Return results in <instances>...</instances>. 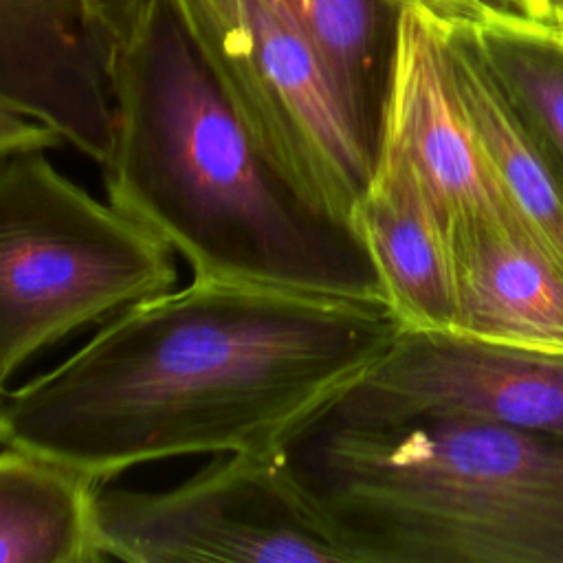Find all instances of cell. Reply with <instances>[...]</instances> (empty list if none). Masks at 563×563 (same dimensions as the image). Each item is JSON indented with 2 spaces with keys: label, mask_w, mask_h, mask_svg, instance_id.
Listing matches in <instances>:
<instances>
[{
  "label": "cell",
  "mask_w": 563,
  "mask_h": 563,
  "mask_svg": "<svg viewBox=\"0 0 563 563\" xmlns=\"http://www.w3.org/2000/svg\"><path fill=\"white\" fill-rule=\"evenodd\" d=\"M548 26H552V31L563 40V15L561 18H556L552 24H548Z\"/></svg>",
  "instance_id": "obj_19"
},
{
  "label": "cell",
  "mask_w": 563,
  "mask_h": 563,
  "mask_svg": "<svg viewBox=\"0 0 563 563\" xmlns=\"http://www.w3.org/2000/svg\"><path fill=\"white\" fill-rule=\"evenodd\" d=\"M88 477L44 455L0 451V563L101 561Z\"/></svg>",
  "instance_id": "obj_14"
},
{
  "label": "cell",
  "mask_w": 563,
  "mask_h": 563,
  "mask_svg": "<svg viewBox=\"0 0 563 563\" xmlns=\"http://www.w3.org/2000/svg\"><path fill=\"white\" fill-rule=\"evenodd\" d=\"M112 101L108 200L194 277L385 299L352 222L249 125L172 0H90Z\"/></svg>",
  "instance_id": "obj_2"
},
{
  "label": "cell",
  "mask_w": 563,
  "mask_h": 563,
  "mask_svg": "<svg viewBox=\"0 0 563 563\" xmlns=\"http://www.w3.org/2000/svg\"><path fill=\"white\" fill-rule=\"evenodd\" d=\"M378 150L398 152L416 167L449 238L471 224L523 222L462 106L440 29L409 4L400 22Z\"/></svg>",
  "instance_id": "obj_8"
},
{
  "label": "cell",
  "mask_w": 563,
  "mask_h": 563,
  "mask_svg": "<svg viewBox=\"0 0 563 563\" xmlns=\"http://www.w3.org/2000/svg\"><path fill=\"white\" fill-rule=\"evenodd\" d=\"M0 101L108 161L112 101L90 0H0Z\"/></svg>",
  "instance_id": "obj_9"
},
{
  "label": "cell",
  "mask_w": 563,
  "mask_h": 563,
  "mask_svg": "<svg viewBox=\"0 0 563 563\" xmlns=\"http://www.w3.org/2000/svg\"><path fill=\"white\" fill-rule=\"evenodd\" d=\"M440 33L462 106L512 207L563 266V163L556 150L493 75L471 33Z\"/></svg>",
  "instance_id": "obj_12"
},
{
  "label": "cell",
  "mask_w": 563,
  "mask_h": 563,
  "mask_svg": "<svg viewBox=\"0 0 563 563\" xmlns=\"http://www.w3.org/2000/svg\"><path fill=\"white\" fill-rule=\"evenodd\" d=\"M466 31L493 75L563 163V40L543 22Z\"/></svg>",
  "instance_id": "obj_15"
},
{
  "label": "cell",
  "mask_w": 563,
  "mask_h": 563,
  "mask_svg": "<svg viewBox=\"0 0 563 563\" xmlns=\"http://www.w3.org/2000/svg\"><path fill=\"white\" fill-rule=\"evenodd\" d=\"M532 13L539 22L552 24L556 18L563 15V0H530Z\"/></svg>",
  "instance_id": "obj_18"
},
{
  "label": "cell",
  "mask_w": 563,
  "mask_h": 563,
  "mask_svg": "<svg viewBox=\"0 0 563 563\" xmlns=\"http://www.w3.org/2000/svg\"><path fill=\"white\" fill-rule=\"evenodd\" d=\"M332 405L358 416H464L563 435V354L402 328Z\"/></svg>",
  "instance_id": "obj_7"
},
{
  "label": "cell",
  "mask_w": 563,
  "mask_h": 563,
  "mask_svg": "<svg viewBox=\"0 0 563 563\" xmlns=\"http://www.w3.org/2000/svg\"><path fill=\"white\" fill-rule=\"evenodd\" d=\"M374 165L407 0H284Z\"/></svg>",
  "instance_id": "obj_13"
},
{
  "label": "cell",
  "mask_w": 563,
  "mask_h": 563,
  "mask_svg": "<svg viewBox=\"0 0 563 563\" xmlns=\"http://www.w3.org/2000/svg\"><path fill=\"white\" fill-rule=\"evenodd\" d=\"M402 323L383 299L198 279L139 301L0 394V446L90 482L180 455L271 453Z\"/></svg>",
  "instance_id": "obj_1"
},
{
  "label": "cell",
  "mask_w": 563,
  "mask_h": 563,
  "mask_svg": "<svg viewBox=\"0 0 563 563\" xmlns=\"http://www.w3.org/2000/svg\"><path fill=\"white\" fill-rule=\"evenodd\" d=\"M451 334L563 354V266L526 222H482L451 233Z\"/></svg>",
  "instance_id": "obj_10"
},
{
  "label": "cell",
  "mask_w": 563,
  "mask_h": 563,
  "mask_svg": "<svg viewBox=\"0 0 563 563\" xmlns=\"http://www.w3.org/2000/svg\"><path fill=\"white\" fill-rule=\"evenodd\" d=\"M0 156V394L37 352L174 288L176 253L46 158Z\"/></svg>",
  "instance_id": "obj_4"
},
{
  "label": "cell",
  "mask_w": 563,
  "mask_h": 563,
  "mask_svg": "<svg viewBox=\"0 0 563 563\" xmlns=\"http://www.w3.org/2000/svg\"><path fill=\"white\" fill-rule=\"evenodd\" d=\"M101 561L347 563L319 532L271 453H224L163 490L92 486Z\"/></svg>",
  "instance_id": "obj_6"
},
{
  "label": "cell",
  "mask_w": 563,
  "mask_h": 563,
  "mask_svg": "<svg viewBox=\"0 0 563 563\" xmlns=\"http://www.w3.org/2000/svg\"><path fill=\"white\" fill-rule=\"evenodd\" d=\"M64 139L48 125L0 101V156L20 150H57Z\"/></svg>",
  "instance_id": "obj_17"
},
{
  "label": "cell",
  "mask_w": 563,
  "mask_h": 563,
  "mask_svg": "<svg viewBox=\"0 0 563 563\" xmlns=\"http://www.w3.org/2000/svg\"><path fill=\"white\" fill-rule=\"evenodd\" d=\"M352 227L402 328L449 332L455 314L451 238L429 189L405 156L376 152Z\"/></svg>",
  "instance_id": "obj_11"
},
{
  "label": "cell",
  "mask_w": 563,
  "mask_h": 563,
  "mask_svg": "<svg viewBox=\"0 0 563 563\" xmlns=\"http://www.w3.org/2000/svg\"><path fill=\"white\" fill-rule=\"evenodd\" d=\"M407 4L440 29L539 22L530 0H407Z\"/></svg>",
  "instance_id": "obj_16"
},
{
  "label": "cell",
  "mask_w": 563,
  "mask_h": 563,
  "mask_svg": "<svg viewBox=\"0 0 563 563\" xmlns=\"http://www.w3.org/2000/svg\"><path fill=\"white\" fill-rule=\"evenodd\" d=\"M240 112L290 176L352 222L372 161L284 0H172Z\"/></svg>",
  "instance_id": "obj_5"
},
{
  "label": "cell",
  "mask_w": 563,
  "mask_h": 563,
  "mask_svg": "<svg viewBox=\"0 0 563 563\" xmlns=\"http://www.w3.org/2000/svg\"><path fill=\"white\" fill-rule=\"evenodd\" d=\"M271 460L347 563H563V435L332 398Z\"/></svg>",
  "instance_id": "obj_3"
}]
</instances>
